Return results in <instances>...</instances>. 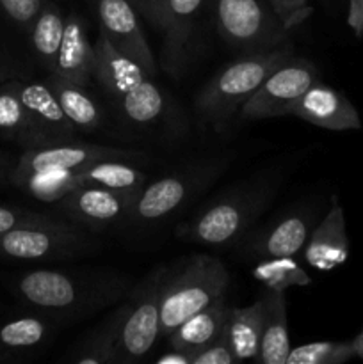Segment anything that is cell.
I'll list each match as a JSON object with an SVG mask.
<instances>
[{"label":"cell","mask_w":363,"mask_h":364,"mask_svg":"<svg viewBox=\"0 0 363 364\" xmlns=\"http://www.w3.org/2000/svg\"><path fill=\"white\" fill-rule=\"evenodd\" d=\"M169 267L153 269L134 290H128L130 311L114 350L112 364L137 363L160 338V301Z\"/></svg>","instance_id":"cell-10"},{"label":"cell","mask_w":363,"mask_h":364,"mask_svg":"<svg viewBox=\"0 0 363 364\" xmlns=\"http://www.w3.org/2000/svg\"><path fill=\"white\" fill-rule=\"evenodd\" d=\"M14 164H16V160H13V156L7 155V153H0V181L11 180Z\"/></svg>","instance_id":"cell-38"},{"label":"cell","mask_w":363,"mask_h":364,"mask_svg":"<svg viewBox=\"0 0 363 364\" xmlns=\"http://www.w3.org/2000/svg\"><path fill=\"white\" fill-rule=\"evenodd\" d=\"M263 299V331L260 341L258 361L262 364H287L290 354L287 323V301L285 291L265 290Z\"/></svg>","instance_id":"cell-24"},{"label":"cell","mask_w":363,"mask_h":364,"mask_svg":"<svg viewBox=\"0 0 363 364\" xmlns=\"http://www.w3.org/2000/svg\"><path fill=\"white\" fill-rule=\"evenodd\" d=\"M263 299L260 297L246 308L231 306L230 320L226 327V338L237 361L258 359L260 341L263 331Z\"/></svg>","instance_id":"cell-25"},{"label":"cell","mask_w":363,"mask_h":364,"mask_svg":"<svg viewBox=\"0 0 363 364\" xmlns=\"http://www.w3.org/2000/svg\"><path fill=\"white\" fill-rule=\"evenodd\" d=\"M98 247L88 230L56 217L0 235V258L16 262H60L91 255Z\"/></svg>","instance_id":"cell-8"},{"label":"cell","mask_w":363,"mask_h":364,"mask_svg":"<svg viewBox=\"0 0 363 364\" xmlns=\"http://www.w3.org/2000/svg\"><path fill=\"white\" fill-rule=\"evenodd\" d=\"M305 262L319 272H330L344 265L349 258V238L344 210L333 198L330 212L317 224L306 240Z\"/></svg>","instance_id":"cell-19"},{"label":"cell","mask_w":363,"mask_h":364,"mask_svg":"<svg viewBox=\"0 0 363 364\" xmlns=\"http://www.w3.org/2000/svg\"><path fill=\"white\" fill-rule=\"evenodd\" d=\"M230 272L219 258L192 255L167 269L160 301V338L226 294Z\"/></svg>","instance_id":"cell-5"},{"label":"cell","mask_w":363,"mask_h":364,"mask_svg":"<svg viewBox=\"0 0 363 364\" xmlns=\"http://www.w3.org/2000/svg\"><path fill=\"white\" fill-rule=\"evenodd\" d=\"M57 323L46 316L27 315L0 326V364L21 363L45 350L53 340Z\"/></svg>","instance_id":"cell-21"},{"label":"cell","mask_w":363,"mask_h":364,"mask_svg":"<svg viewBox=\"0 0 363 364\" xmlns=\"http://www.w3.org/2000/svg\"><path fill=\"white\" fill-rule=\"evenodd\" d=\"M351 345H352V350H354L356 358L363 359V329L359 331L354 338H352Z\"/></svg>","instance_id":"cell-39"},{"label":"cell","mask_w":363,"mask_h":364,"mask_svg":"<svg viewBox=\"0 0 363 364\" xmlns=\"http://www.w3.org/2000/svg\"><path fill=\"white\" fill-rule=\"evenodd\" d=\"M18 89L31 116L32 149L78 141L80 130L66 116L46 80H18Z\"/></svg>","instance_id":"cell-15"},{"label":"cell","mask_w":363,"mask_h":364,"mask_svg":"<svg viewBox=\"0 0 363 364\" xmlns=\"http://www.w3.org/2000/svg\"><path fill=\"white\" fill-rule=\"evenodd\" d=\"M128 311L130 299L125 297V301L117 302L116 308L98 326L91 327L80 340L75 341L60 361L73 364H112L114 350Z\"/></svg>","instance_id":"cell-22"},{"label":"cell","mask_w":363,"mask_h":364,"mask_svg":"<svg viewBox=\"0 0 363 364\" xmlns=\"http://www.w3.org/2000/svg\"><path fill=\"white\" fill-rule=\"evenodd\" d=\"M141 16H144L149 23L162 28L166 20V0H130Z\"/></svg>","instance_id":"cell-35"},{"label":"cell","mask_w":363,"mask_h":364,"mask_svg":"<svg viewBox=\"0 0 363 364\" xmlns=\"http://www.w3.org/2000/svg\"><path fill=\"white\" fill-rule=\"evenodd\" d=\"M231 304L228 302L226 294L199 309L198 313L189 316L180 323L169 336L166 338L171 348L192 352L212 341L219 340L226 334L228 320H230Z\"/></svg>","instance_id":"cell-23"},{"label":"cell","mask_w":363,"mask_h":364,"mask_svg":"<svg viewBox=\"0 0 363 364\" xmlns=\"http://www.w3.org/2000/svg\"><path fill=\"white\" fill-rule=\"evenodd\" d=\"M292 116L333 132L362 128L358 110L337 89L317 80L310 85L292 109Z\"/></svg>","instance_id":"cell-16"},{"label":"cell","mask_w":363,"mask_h":364,"mask_svg":"<svg viewBox=\"0 0 363 364\" xmlns=\"http://www.w3.org/2000/svg\"><path fill=\"white\" fill-rule=\"evenodd\" d=\"M46 84L50 85L66 116L80 130V134H89V132H95L102 127V107L85 91V87L70 84V82L63 80L56 75H50L46 78Z\"/></svg>","instance_id":"cell-26"},{"label":"cell","mask_w":363,"mask_h":364,"mask_svg":"<svg viewBox=\"0 0 363 364\" xmlns=\"http://www.w3.org/2000/svg\"><path fill=\"white\" fill-rule=\"evenodd\" d=\"M0 135L21 149H32V123L18 89V80L0 84Z\"/></svg>","instance_id":"cell-28"},{"label":"cell","mask_w":363,"mask_h":364,"mask_svg":"<svg viewBox=\"0 0 363 364\" xmlns=\"http://www.w3.org/2000/svg\"><path fill=\"white\" fill-rule=\"evenodd\" d=\"M238 363L228 343L226 334L219 340L191 352V364H233Z\"/></svg>","instance_id":"cell-33"},{"label":"cell","mask_w":363,"mask_h":364,"mask_svg":"<svg viewBox=\"0 0 363 364\" xmlns=\"http://www.w3.org/2000/svg\"><path fill=\"white\" fill-rule=\"evenodd\" d=\"M267 2L287 32L299 27L313 13L310 0H267Z\"/></svg>","instance_id":"cell-31"},{"label":"cell","mask_w":363,"mask_h":364,"mask_svg":"<svg viewBox=\"0 0 363 364\" xmlns=\"http://www.w3.org/2000/svg\"><path fill=\"white\" fill-rule=\"evenodd\" d=\"M312 230L313 223L310 213L288 212L269 226L249 235L244 251L248 256L258 259L295 256L305 249Z\"/></svg>","instance_id":"cell-17"},{"label":"cell","mask_w":363,"mask_h":364,"mask_svg":"<svg viewBox=\"0 0 363 364\" xmlns=\"http://www.w3.org/2000/svg\"><path fill=\"white\" fill-rule=\"evenodd\" d=\"M205 2L206 0H166L162 68L171 77H180L187 64L192 32Z\"/></svg>","instance_id":"cell-18"},{"label":"cell","mask_w":363,"mask_h":364,"mask_svg":"<svg viewBox=\"0 0 363 364\" xmlns=\"http://www.w3.org/2000/svg\"><path fill=\"white\" fill-rule=\"evenodd\" d=\"M93 80L116 103L120 112L137 127H148L167 112V100L153 78L121 53L100 31L95 45Z\"/></svg>","instance_id":"cell-4"},{"label":"cell","mask_w":363,"mask_h":364,"mask_svg":"<svg viewBox=\"0 0 363 364\" xmlns=\"http://www.w3.org/2000/svg\"><path fill=\"white\" fill-rule=\"evenodd\" d=\"M14 187L43 203H57L70 192L84 187H107L141 194L148 176L135 164L100 162L75 169H52L25 174L11 180Z\"/></svg>","instance_id":"cell-7"},{"label":"cell","mask_w":363,"mask_h":364,"mask_svg":"<svg viewBox=\"0 0 363 364\" xmlns=\"http://www.w3.org/2000/svg\"><path fill=\"white\" fill-rule=\"evenodd\" d=\"M50 217L52 215H46V213H36L31 212V210L16 208V206L0 205V235L16 230V228L28 226V224L41 223V220L50 219Z\"/></svg>","instance_id":"cell-34"},{"label":"cell","mask_w":363,"mask_h":364,"mask_svg":"<svg viewBox=\"0 0 363 364\" xmlns=\"http://www.w3.org/2000/svg\"><path fill=\"white\" fill-rule=\"evenodd\" d=\"M95 6L100 31L121 53L134 59L149 77L155 78V57L139 21V13L130 0H95Z\"/></svg>","instance_id":"cell-14"},{"label":"cell","mask_w":363,"mask_h":364,"mask_svg":"<svg viewBox=\"0 0 363 364\" xmlns=\"http://www.w3.org/2000/svg\"><path fill=\"white\" fill-rule=\"evenodd\" d=\"M276 194L270 178L248 181L214 199L191 220L177 228V237L199 245L223 247L241 240Z\"/></svg>","instance_id":"cell-2"},{"label":"cell","mask_w":363,"mask_h":364,"mask_svg":"<svg viewBox=\"0 0 363 364\" xmlns=\"http://www.w3.org/2000/svg\"><path fill=\"white\" fill-rule=\"evenodd\" d=\"M253 277L263 284L265 290L285 291L292 287H308L312 283L306 270L294 256L260 259L253 267Z\"/></svg>","instance_id":"cell-29"},{"label":"cell","mask_w":363,"mask_h":364,"mask_svg":"<svg viewBox=\"0 0 363 364\" xmlns=\"http://www.w3.org/2000/svg\"><path fill=\"white\" fill-rule=\"evenodd\" d=\"M349 27L354 31L358 38L363 36V0H349V14H347Z\"/></svg>","instance_id":"cell-36"},{"label":"cell","mask_w":363,"mask_h":364,"mask_svg":"<svg viewBox=\"0 0 363 364\" xmlns=\"http://www.w3.org/2000/svg\"><path fill=\"white\" fill-rule=\"evenodd\" d=\"M139 194L107 187H84L60 198L59 210L70 223L98 233L114 224H127Z\"/></svg>","instance_id":"cell-13"},{"label":"cell","mask_w":363,"mask_h":364,"mask_svg":"<svg viewBox=\"0 0 363 364\" xmlns=\"http://www.w3.org/2000/svg\"><path fill=\"white\" fill-rule=\"evenodd\" d=\"M46 0H0V11L21 31H31Z\"/></svg>","instance_id":"cell-32"},{"label":"cell","mask_w":363,"mask_h":364,"mask_svg":"<svg viewBox=\"0 0 363 364\" xmlns=\"http://www.w3.org/2000/svg\"><path fill=\"white\" fill-rule=\"evenodd\" d=\"M157 364H191V352L177 350V348L169 347V352L160 355L157 359Z\"/></svg>","instance_id":"cell-37"},{"label":"cell","mask_w":363,"mask_h":364,"mask_svg":"<svg viewBox=\"0 0 363 364\" xmlns=\"http://www.w3.org/2000/svg\"><path fill=\"white\" fill-rule=\"evenodd\" d=\"M93 64H95V45L89 43L88 23L77 13L64 18V34L60 41L57 64L53 73L56 77L70 84L88 87L93 80Z\"/></svg>","instance_id":"cell-20"},{"label":"cell","mask_w":363,"mask_h":364,"mask_svg":"<svg viewBox=\"0 0 363 364\" xmlns=\"http://www.w3.org/2000/svg\"><path fill=\"white\" fill-rule=\"evenodd\" d=\"M221 39L244 53L285 46L288 32L267 0H212Z\"/></svg>","instance_id":"cell-9"},{"label":"cell","mask_w":363,"mask_h":364,"mask_svg":"<svg viewBox=\"0 0 363 364\" xmlns=\"http://www.w3.org/2000/svg\"><path fill=\"white\" fill-rule=\"evenodd\" d=\"M231 155L205 156L167 176L146 185L137 196L128 223L134 228H152L169 219L182 206L210 187L231 164Z\"/></svg>","instance_id":"cell-6"},{"label":"cell","mask_w":363,"mask_h":364,"mask_svg":"<svg viewBox=\"0 0 363 364\" xmlns=\"http://www.w3.org/2000/svg\"><path fill=\"white\" fill-rule=\"evenodd\" d=\"M130 279L114 270L36 269L14 279V295L57 326L95 316L123 301Z\"/></svg>","instance_id":"cell-1"},{"label":"cell","mask_w":363,"mask_h":364,"mask_svg":"<svg viewBox=\"0 0 363 364\" xmlns=\"http://www.w3.org/2000/svg\"><path fill=\"white\" fill-rule=\"evenodd\" d=\"M28 32L36 59L43 64V68L53 73L64 34V18L53 0H46Z\"/></svg>","instance_id":"cell-27"},{"label":"cell","mask_w":363,"mask_h":364,"mask_svg":"<svg viewBox=\"0 0 363 364\" xmlns=\"http://www.w3.org/2000/svg\"><path fill=\"white\" fill-rule=\"evenodd\" d=\"M148 160V155L137 149L116 148V146L88 144V142H66V144L46 146V148L23 149L16 159L11 173V180L25 174L52 169H75L100 162H128L141 166ZM9 180V181H11Z\"/></svg>","instance_id":"cell-12"},{"label":"cell","mask_w":363,"mask_h":364,"mask_svg":"<svg viewBox=\"0 0 363 364\" xmlns=\"http://www.w3.org/2000/svg\"><path fill=\"white\" fill-rule=\"evenodd\" d=\"M352 358L351 341H317L290 348L287 364H344Z\"/></svg>","instance_id":"cell-30"},{"label":"cell","mask_w":363,"mask_h":364,"mask_svg":"<svg viewBox=\"0 0 363 364\" xmlns=\"http://www.w3.org/2000/svg\"><path fill=\"white\" fill-rule=\"evenodd\" d=\"M294 57L288 46L249 52L217 71L194 98V109L203 121L223 130L273 71Z\"/></svg>","instance_id":"cell-3"},{"label":"cell","mask_w":363,"mask_h":364,"mask_svg":"<svg viewBox=\"0 0 363 364\" xmlns=\"http://www.w3.org/2000/svg\"><path fill=\"white\" fill-rule=\"evenodd\" d=\"M319 80L315 64L302 57H292L278 68L256 89L255 95L242 105V119H265V117L292 116V109L302 92Z\"/></svg>","instance_id":"cell-11"}]
</instances>
